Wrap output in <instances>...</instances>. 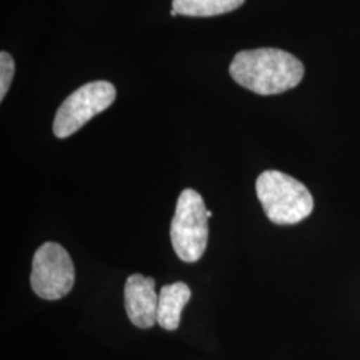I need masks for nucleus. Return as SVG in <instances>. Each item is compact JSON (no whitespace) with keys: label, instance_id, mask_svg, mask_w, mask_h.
<instances>
[{"label":"nucleus","instance_id":"1","mask_svg":"<svg viewBox=\"0 0 360 360\" xmlns=\"http://www.w3.org/2000/svg\"><path fill=\"white\" fill-rule=\"evenodd\" d=\"M230 74L238 84L257 95H278L300 83L304 67L290 52L257 49L238 52L230 65Z\"/></svg>","mask_w":360,"mask_h":360},{"label":"nucleus","instance_id":"2","mask_svg":"<svg viewBox=\"0 0 360 360\" xmlns=\"http://www.w3.org/2000/svg\"><path fill=\"white\" fill-rule=\"evenodd\" d=\"M259 202L272 223L279 226L296 224L314 210V199L309 188L281 171H264L257 180Z\"/></svg>","mask_w":360,"mask_h":360},{"label":"nucleus","instance_id":"3","mask_svg":"<svg viewBox=\"0 0 360 360\" xmlns=\"http://www.w3.org/2000/svg\"><path fill=\"white\" fill-rule=\"evenodd\" d=\"M202 195L191 188L180 193L171 223V243L175 254L187 263L203 257L208 243V217Z\"/></svg>","mask_w":360,"mask_h":360},{"label":"nucleus","instance_id":"4","mask_svg":"<svg viewBox=\"0 0 360 360\" xmlns=\"http://www.w3.org/2000/svg\"><path fill=\"white\" fill-rule=\"evenodd\" d=\"M116 90L110 82H91L72 92L59 107L53 120V134L65 139L103 112L115 102Z\"/></svg>","mask_w":360,"mask_h":360},{"label":"nucleus","instance_id":"5","mask_svg":"<svg viewBox=\"0 0 360 360\" xmlns=\"http://www.w3.org/2000/svg\"><path fill=\"white\" fill-rule=\"evenodd\" d=\"M30 282L34 292L46 300H59L70 294L75 283V267L62 245L49 242L39 247Z\"/></svg>","mask_w":360,"mask_h":360},{"label":"nucleus","instance_id":"6","mask_svg":"<svg viewBox=\"0 0 360 360\" xmlns=\"http://www.w3.org/2000/svg\"><path fill=\"white\" fill-rule=\"evenodd\" d=\"M159 295L153 278L134 274L124 285V306L131 323L139 328H151L158 323Z\"/></svg>","mask_w":360,"mask_h":360},{"label":"nucleus","instance_id":"7","mask_svg":"<svg viewBox=\"0 0 360 360\" xmlns=\"http://www.w3.org/2000/svg\"><path fill=\"white\" fill-rule=\"evenodd\" d=\"M191 297L190 287L183 282L167 284L160 290L158 303V324L167 330H178L181 311Z\"/></svg>","mask_w":360,"mask_h":360},{"label":"nucleus","instance_id":"8","mask_svg":"<svg viewBox=\"0 0 360 360\" xmlns=\"http://www.w3.org/2000/svg\"><path fill=\"white\" fill-rule=\"evenodd\" d=\"M245 0H172V10L184 16H217L239 8Z\"/></svg>","mask_w":360,"mask_h":360},{"label":"nucleus","instance_id":"9","mask_svg":"<svg viewBox=\"0 0 360 360\" xmlns=\"http://www.w3.org/2000/svg\"><path fill=\"white\" fill-rule=\"evenodd\" d=\"M15 74V62L8 52L0 53V101L4 99L6 94L10 90Z\"/></svg>","mask_w":360,"mask_h":360},{"label":"nucleus","instance_id":"10","mask_svg":"<svg viewBox=\"0 0 360 360\" xmlns=\"http://www.w3.org/2000/svg\"><path fill=\"white\" fill-rule=\"evenodd\" d=\"M169 15H171V16H175V15H178V13H176L175 10H171V11H169Z\"/></svg>","mask_w":360,"mask_h":360},{"label":"nucleus","instance_id":"11","mask_svg":"<svg viewBox=\"0 0 360 360\" xmlns=\"http://www.w3.org/2000/svg\"><path fill=\"white\" fill-rule=\"evenodd\" d=\"M207 217H208V219L211 218V217H212V212H211V211H207Z\"/></svg>","mask_w":360,"mask_h":360}]
</instances>
